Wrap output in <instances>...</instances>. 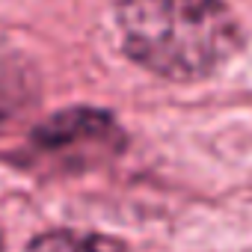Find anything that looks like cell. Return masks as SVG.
Here are the masks:
<instances>
[{"label": "cell", "instance_id": "obj_3", "mask_svg": "<svg viewBox=\"0 0 252 252\" xmlns=\"http://www.w3.org/2000/svg\"><path fill=\"white\" fill-rule=\"evenodd\" d=\"M42 98L39 71L18 51L0 48V134L18 125Z\"/></svg>", "mask_w": 252, "mask_h": 252}, {"label": "cell", "instance_id": "obj_2", "mask_svg": "<svg viewBox=\"0 0 252 252\" xmlns=\"http://www.w3.org/2000/svg\"><path fill=\"white\" fill-rule=\"evenodd\" d=\"M125 149L119 122L98 107H71L45 119L30 137V152L63 172L92 169Z\"/></svg>", "mask_w": 252, "mask_h": 252}, {"label": "cell", "instance_id": "obj_1", "mask_svg": "<svg viewBox=\"0 0 252 252\" xmlns=\"http://www.w3.org/2000/svg\"><path fill=\"white\" fill-rule=\"evenodd\" d=\"M116 27L137 65L178 83L220 71L243 45L222 0H119Z\"/></svg>", "mask_w": 252, "mask_h": 252}, {"label": "cell", "instance_id": "obj_4", "mask_svg": "<svg viewBox=\"0 0 252 252\" xmlns=\"http://www.w3.org/2000/svg\"><path fill=\"white\" fill-rule=\"evenodd\" d=\"M24 252H128V246L104 237V234H80V231H48L27 243Z\"/></svg>", "mask_w": 252, "mask_h": 252}]
</instances>
